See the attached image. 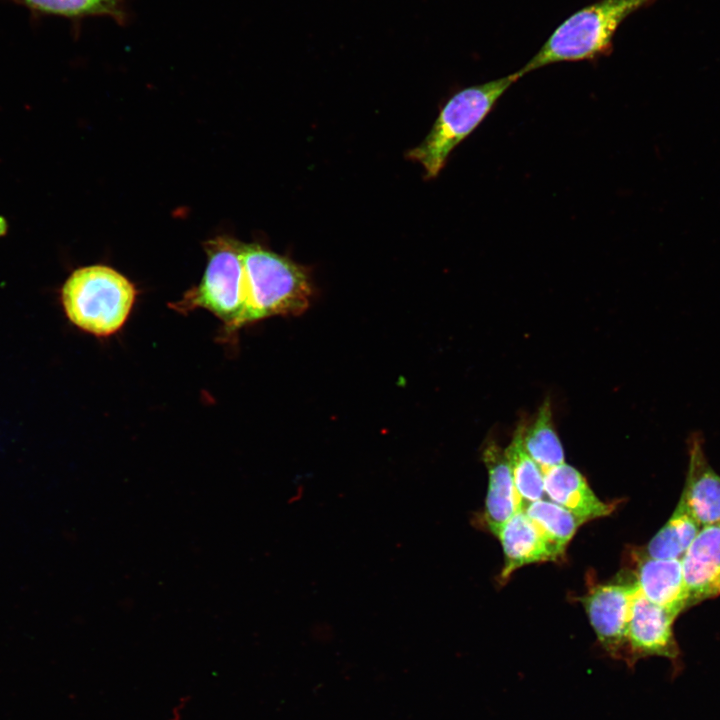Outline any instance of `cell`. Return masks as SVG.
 <instances>
[{
    "instance_id": "obj_11",
    "label": "cell",
    "mask_w": 720,
    "mask_h": 720,
    "mask_svg": "<svg viewBox=\"0 0 720 720\" xmlns=\"http://www.w3.org/2000/svg\"><path fill=\"white\" fill-rule=\"evenodd\" d=\"M635 585L650 602L677 615L688 609L681 559L638 558Z\"/></svg>"
},
{
    "instance_id": "obj_12",
    "label": "cell",
    "mask_w": 720,
    "mask_h": 720,
    "mask_svg": "<svg viewBox=\"0 0 720 720\" xmlns=\"http://www.w3.org/2000/svg\"><path fill=\"white\" fill-rule=\"evenodd\" d=\"M543 473L545 494L583 523L607 516L614 510V505L600 500L585 477L565 462Z\"/></svg>"
},
{
    "instance_id": "obj_8",
    "label": "cell",
    "mask_w": 720,
    "mask_h": 720,
    "mask_svg": "<svg viewBox=\"0 0 720 720\" xmlns=\"http://www.w3.org/2000/svg\"><path fill=\"white\" fill-rule=\"evenodd\" d=\"M688 469L680 501L701 525L720 521V475L705 454L704 437L699 431L687 439Z\"/></svg>"
},
{
    "instance_id": "obj_16",
    "label": "cell",
    "mask_w": 720,
    "mask_h": 720,
    "mask_svg": "<svg viewBox=\"0 0 720 720\" xmlns=\"http://www.w3.org/2000/svg\"><path fill=\"white\" fill-rule=\"evenodd\" d=\"M523 511L560 555L583 523L570 511L549 500L529 502Z\"/></svg>"
},
{
    "instance_id": "obj_15",
    "label": "cell",
    "mask_w": 720,
    "mask_h": 720,
    "mask_svg": "<svg viewBox=\"0 0 720 720\" xmlns=\"http://www.w3.org/2000/svg\"><path fill=\"white\" fill-rule=\"evenodd\" d=\"M522 443L525 451L542 471L564 463L563 447L553 425L548 399L539 407L533 422L524 424Z\"/></svg>"
},
{
    "instance_id": "obj_9",
    "label": "cell",
    "mask_w": 720,
    "mask_h": 720,
    "mask_svg": "<svg viewBox=\"0 0 720 720\" xmlns=\"http://www.w3.org/2000/svg\"><path fill=\"white\" fill-rule=\"evenodd\" d=\"M681 562L688 608L720 595V521L701 526Z\"/></svg>"
},
{
    "instance_id": "obj_2",
    "label": "cell",
    "mask_w": 720,
    "mask_h": 720,
    "mask_svg": "<svg viewBox=\"0 0 720 720\" xmlns=\"http://www.w3.org/2000/svg\"><path fill=\"white\" fill-rule=\"evenodd\" d=\"M136 297V287L127 277L99 264L76 269L60 290L68 320L97 337H108L123 327Z\"/></svg>"
},
{
    "instance_id": "obj_7",
    "label": "cell",
    "mask_w": 720,
    "mask_h": 720,
    "mask_svg": "<svg viewBox=\"0 0 720 720\" xmlns=\"http://www.w3.org/2000/svg\"><path fill=\"white\" fill-rule=\"evenodd\" d=\"M636 592L635 583L599 584L583 598L600 645L616 660H624L627 627Z\"/></svg>"
},
{
    "instance_id": "obj_5",
    "label": "cell",
    "mask_w": 720,
    "mask_h": 720,
    "mask_svg": "<svg viewBox=\"0 0 720 720\" xmlns=\"http://www.w3.org/2000/svg\"><path fill=\"white\" fill-rule=\"evenodd\" d=\"M242 242L227 235L204 244L207 265L200 283L168 304L178 313L206 309L223 323V336L230 337L242 328L245 311Z\"/></svg>"
},
{
    "instance_id": "obj_3",
    "label": "cell",
    "mask_w": 720,
    "mask_h": 720,
    "mask_svg": "<svg viewBox=\"0 0 720 720\" xmlns=\"http://www.w3.org/2000/svg\"><path fill=\"white\" fill-rule=\"evenodd\" d=\"M655 0H599L562 22L538 52L519 70L525 74L565 61L595 60L613 50L621 23Z\"/></svg>"
},
{
    "instance_id": "obj_6",
    "label": "cell",
    "mask_w": 720,
    "mask_h": 720,
    "mask_svg": "<svg viewBox=\"0 0 720 720\" xmlns=\"http://www.w3.org/2000/svg\"><path fill=\"white\" fill-rule=\"evenodd\" d=\"M677 614L646 599L637 589L626 633L624 662L633 668L639 659L664 657L680 671L681 652L675 639L673 625Z\"/></svg>"
},
{
    "instance_id": "obj_4",
    "label": "cell",
    "mask_w": 720,
    "mask_h": 720,
    "mask_svg": "<svg viewBox=\"0 0 720 720\" xmlns=\"http://www.w3.org/2000/svg\"><path fill=\"white\" fill-rule=\"evenodd\" d=\"M523 76L519 71L455 93L442 107L430 132L407 157L419 162L426 178H434L453 149L467 138L494 108L502 95Z\"/></svg>"
},
{
    "instance_id": "obj_17",
    "label": "cell",
    "mask_w": 720,
    "mask_h": 720,
    "mask_svg": "<svg viewBox=\"0 0 720 720\" xmlns=\"http://www.w3.org/2000/svg\"><path fill=\"white\" fill-rule=\"evenodd\" d=\"M524 423H520L509 446L505 449L514 485L520 498L527 503L543 499L544 473L525 451L522 443Z\"/></svg>"
},
{
    "instance_id": "obj_18",
    "label": "cell",
    "mask_w": 720,
    "mask_h": 720,
    "mask_svg": "<svg viewBox=\"0 0 720 720\" xmlns=\"http://www.w3.org/2000/svg\"><path fill=\"white\" fill-rule=\"evenodd\" d=\"M23 4L52 14L63 16L108 15L117 20L124 18L120 0H17Z\"/></svg>"
},
{
    "instance_id": "obj_10",
    "label": "cell",
    "mask_w": 720,
    "mask_h": 720,
    "mask_svg": "<svg viewBox=\"0 0 720 720\" xmlns=\"http://www.w3.org/2000/svg\"><path fill=\"white\" fill-rule=\"evenodd\" d=\"M494 535L499 539L504 554L505 562L500 574L503 581L524 565L554 561L561 556L523 510L517 511Z\"/></svg>"
},
{
    "instance_id": "obj_13",
    "label": "cell",
    "mask_w": 720,
    "mask_h": 720,
    "mask_svg": "<svg viewBox=\"0 0 720 720\" xmlns=\"http://www.w3.org/2000/svg\"><path fill=\"white\" fill-rule=\"evenodd\" d=\"M483 461L488 470L484 515L494 534L517 511L523 510L524 502L516 491L505 450L490 441L483 451Z\"/></svg>"
},
{
    "instance_id": "obj_1",
    "label": "cell",
    "mask_w": 720,
    "mask_h": 720,
    "mask_svg": "<svg viewBox=\"0 0 720 720\" xmlns=\"http://www.w3.org/2000/svg\"><path fill=\"white\" fill-rule=\"evenodd\" d=\"M245 311L242 327L277 315L304 312L312 298L306 268L259 243H242Z\"/></svg>"
},
{
    "instance_id": "obj_14",
    "label": "cell",
    "mask_w": 720,
    "mask_h": 720,
    "mask_svg": "<svg viewBox=\"0 0 720 720\" xmlns=\"http://www.w3.org/2000/svg\"><path fill=\"white\" fill-rule=\"evenodd\" d=\"M700 528L679 500L670 518L649 541L644 554L654 559H682Z\"/></svg>"
}]
</instances>
